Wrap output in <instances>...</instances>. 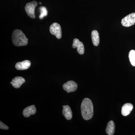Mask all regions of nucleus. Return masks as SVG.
Wrapping results in <instances>:
<instances>
[{
  "mask_svg": "<svg viewBox=\"0 0 135 135\" xmlns=\"http://www.w3.org/2000/svg\"><path fill=\"white\" fill-rule=\"evenodd\" d=\"M36 109L35 105L27 107L23 110V115L26 118L30 117L31 115H33L36 113Z\"/></svg>",
  "mask_w": 135,
  "mask_h": 135,
  "instance_id": "9d476101",
  "label": "nucleus"
},
{
  "mask_svg": "<svg viewBox=\"0 0 135 135\" xmlns=\"http://www.w3.org/2000/svg\"><path fill=\"white\" fill-rule=\"evenodd\" d=\"M129 58L131 64L135 66V50H131L129 53Z\"/></svg>",
  "mask_w": 135,
  "mask_h": 135,
  "instance_id": "2eb2a0df",
  "label": "nucleus"
},
{
  "mask_svg": "<svg viewBox=\"0 0 135 135\" xmlns=\"http://www.w3.org/2000/svg\"><path fill=\"white\" fill-rule=\"evenodd\" d=\"M63 89L67 93L75 91L77 88V84L73 81H69L63 84Z\"/></svg>",
  "mask_w": 135,
  "mask_h": 135,
  "instance_id": "423d86ee",
  "label": "nucleus"
},
{
  "mask_svg": "<svg viewBox=\"0 0 135 135\" xmlns=\"http://www.w3.org/2000/svg\"><path fill=\"white\" fill-rule=\"evenodd\" d=\"M92 41L94 46H98L99 43V34L98 32L96 30L92 31L91 33Z\"/></svg>",
  "mask_w": 135,
  "mask_h": 135,
  "instance_id": "4468645a",
  "label": "nucleus"
},
{
  "mask_svg": "<svg viewBox=\"0 0 135 135\" xmlns=\"http://www.w3.org/2000/svg\"><path fill=\"white\" fill-rule=\"evenodd\" d=\"M81 109L82 117L84 120H89L92 118L94 114V108L93 104L90 99L85 98L83 100Z\"/></svg>",
  "mask_w": 135,
  "mask_h": 135,
  "instance_id": "f257e3e1",
  "label": "nucleus"
},
{
  "mask_svg": "<svg viewBox=\"0 0 135 135\" xmlns=\"http://www.w3.org/2000/svg\"><path fill=\"white\" fill-rule=\"evenodd\" d=\"M12 40L13 44L17 47L26 46L28 44V39L22 31L18 29L13 31Z\"/></svg>",
  "mask_w": 135,
  "mask_h": 135,
  "instance_id": "f03ea898",
  "label": "nucleus"
},
{
  "mask_svg": "<svg viewBox=\"0 0 135 135\" xmlns=\"http://www.w3.org/2000/svg\"><path fill=\"white\" fill-rule=\"evenodd\" d=\"M40 19H42L44 17L47 16L48 14V11L47 9L45 7H41L40 8Z\"/></svg>",
  "mask_w": 135,
  "mask_h": 135,
  "instance_id": "dca6fc26",
  "label": "nucleus"
},
{
  "mask_svg": "<svg viewBox=\"0 0 135 135\" xmlns=\"http://www.w3.org/2000/svg\"><path fill=\"white\" fill-rule=\"evenodd\" d=\"M25 82L24 78L21 77H16L12 79L10 83L15 88H19Z\"/></svg>",
  "mask_w": 135,
  "mask_h": 135,
  "instance_id": "1a4fd4ad",
  "label": "nucleus"
},
{
  "mask_svg": "<svg viewBox=\"0 0 135 135\" xmlns=\"http://www.w3.org/2000/svg\"><path fill=\"white\" fill-rule=\"evenodd\" d=\"M115 124L113 121H109L106 129L107 134L108 135H113L115 131Z\"/></svg>",
  "mask_w": 135,
  "mask_h": 135,
  "instance_id": "ddd939ff",
  "label": "nucleus"
},
{
  "mask_svg": "<svg viewBox=\"0 0 135 135\" xmlns=\"http://www.w3.org/2000/svg\"><path fill=\"white\" fill-rule=\"evenodd\" d=\"M39 3H40V4H41L42 3L40 2Z\"/></svg>",
  "mask_w": 135,
  "mask_h": 135,
  "instance_id": "a211bd4d",
  "label": "nucleus"
},
{
  "mask_svg": "<svg viewBox=\"0 0 135 135\" xmlns=\"http://www.w3.org/2000/svg\"><path fill=\"white\" fill-rule=\"evenodd\" d=\"M38 5V3L35 1L27 3L25 7L26 12L29 17L32 18H35V8Z\"/></svg>",
  "mask_w": 135,
  "mask_h": 135,
  "instance_id": "7ed1b4c3",
  "label": "nucleus"
},
{
  "mask_svg": "<svg viewBox=\"0 0 135 135\" xmlns=\"http://www.w3.org/2000/svg\"><path fill=\"white\" fill-rule=\"evenodd\" d=\"M133 109V105L131 103L125 104L122 108V114L123 116L128 115Z\"/></svg>",
  "mask_w": 135,
  "mask_h": 135,
  "instance_id": "9b49d317",
  "label": "nucleus"
},
{
  "mask_svg": "<svg viewBox=\"0 0 135 135\" xmlns=\"http://www.w3.org/2000/svg\"><path fill=\"white\" fill-rule=\"evenodd\" d=\"M51 33L55 35L57 38L60 39L62 37V32L60 25L56 23H54L50 27Z\"/></svg>",
  "mask_w": 135,
  "mask_h": 135,
  "instance_id": "20e7f679",
  "label": "nucleus"
},
{
  "mask_svg": "<svg viewBox=\"0 0 135 135\" xmlns=\"http://www.w3.org/2000/svg\"><path fill=\"white\" fill-rule=\"evenodd\" d=\"M62 114L65 119L69 120L71 119L73 117V113L70 107L68 105H63Z\"/></svg>",
  "mask_w": 135,
  "mask_h": 135,
  "instance_id": "f8f14e48",
  "label": "nucleus"
},
{
  "mask_svg": "<svg viewBox=\"0 0 135 135\" xmlns=\"http://www.w3.org/2000/svg\"><path fill=\"white\" fill-rule=\"evenodd\" d=\"M0 128L1 129H5V130H8L9 129V127L5 125L4 123H3L1 121L0 122Z\"/></svg>",
  "mask_w": 135,
  "mask_h": 135,
  "instance_id": "f3484780",
  "label": "nucleus"
},
{
  "mask_svg": "<svg viewBox=\"0 0 135 135\" xmlns=\"http://www.w3.org/2000/svg\"><path fill=\"white\" fill-rule=\"evenodd\" d=\"M31 65V62L29 60H25L22 62H18L16 64L15 67L18 70H24L29 68Z\"/></svg>",
  "mask_w": 135,
  "mask_h": 135,
  "instance_id": "6e6552de",
  "label": "nucleus"
},
{
  "mask_svg": "<svg viewBox=\"0 0 135 135\" xmlns=\"http://www.w3.org/2000/svg\"><path fill=\"white\" fill-rule=\"evenodd\" d=\"M121 24L123 26L128 27L135 24V13H131L122 20Z\"/></svg>",
  "mask_w": 135,
  "mask_h": 135,
  "instance_id": "39448f33",
  "label": "nucleus"
},
{
  "mask_svg": "<svg viewBox=\"0 0 135 135\" xmlns=\"http://www.w3.org/2000/svg\"><path fill=\"white\" fill-rule=\"evenodd\" d=\"M73 48H77V52L80 55H83L84 52V47L83 43L80 41L78 39L75 38L73 40L72 45Z\"/></svg>",
  "mask_w": 135,
  "mask_h": 135,
  "instance_id": "0eeeda50",
  "label": "nucleus"
}]
</instances>
